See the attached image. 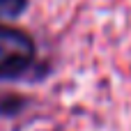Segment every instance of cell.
<instances>
[{"mask_svg": "<svg viewBox=\"0 0 131 131\" xmlns=\"http://www.w3.org/2000/svg\"><path fill=\"white\" fill-rule=\"evenodd\" d=\"M35 60V41L16 28L0 25V81L23 76Z\"/></svg>", "mask_w": 131, "mask_h": 131, "instance_id": "1", "label": "cell"}, {"mask_svg": "<svg viewBox=\"0 0 131 131\" xmlns=\"http://www.w3.org/2000/svg\"><path fill=\"white\" fill-rule=\"evenodd\" d=\"M28 7V0H0V16L2 18H16Z\"/></svg>", "mask_w": 131, "mask_h": 131, "instance_id": "2", "label": "cell"}]
</instances>
